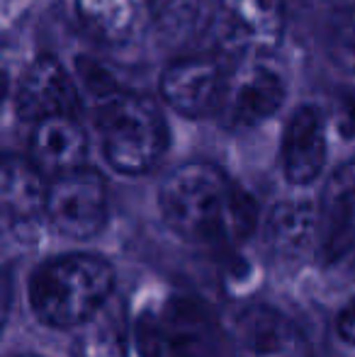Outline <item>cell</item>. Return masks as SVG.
Masks as SVG:
<instances>
[{
  "instance_id": "d6986e66",
  "label": "cell",
  "mask_w": 355,
  "mask_h": 357,
  "mask_svg": "<svg viewBox=\"0 0 355 357\" xmlns=\"http://www.w3.org/2000/svg\"><path fill=\"white\" fill-rule=\"evenodd\" d=\"M331 56L348 71H355V10L346 13L336 22L328 37Z\"/></svg>"
},
{
  "instance_id": "7c38bea8",
  "label": "cell",
  "mask_w": 355,
  "mask_h": 357,
  "mask_svg": "<svg viewBox=\"0 0 355 357\" xmlns=\"http://www.w3.org/2000/svg\"><path fill=\"white\" fill-rule=\"evenodd\" d=\"M168 357H207L214 340L209 311L197 299L173 296L158 314Z\"/></svg>"
},
{
  "instance_id": "2e32d148",
  "label": "cell",
  "mask_w": 355,
  "mask_h": 357,
  "mask_svg": "<svg viewBox=\"0 0 355 357\" xmlns=\"http://www.w3.org/2000/svg\"><path fill=\"white\" fill-rule=\"evenodd\" d=\"M47 185L42 170L20 155H0V212L15 219H32L44 209Z\"/></svg>"
},
{
  "instance_id": "8fae6325",
  "label": "cell",
  "mask_w": 355,
  "mask_h": 357,
  "mask_svg": "<svg viewBox=\"0 0 355 357\" xmlns=\"http://www.w3.org/2000/svg\"><path fill=\"white\" fill-rule=\"evenodd\" d=\"M29 146H32V163L42 173H54L59 178L81 168L88 151V139L71 114H61L37 122Z\"/></svg>"
},
{
  "instance_id": "6da1fadb",
  "label": "cell",
  "mask_w": 355,
  "mask_h": 357,
  "mask_svg": "<svg viewBox=\"0 0 355 357\" xmlns=\"http://www.w3.org/2000/svg\"><path fill=\"white\" fill-rule=\"evenodd\" d=\"M161 209L176 234L197 243L241 241L256 224V202L209 163H185L161 188Z\"/></svg>"
},
{
  "instance_id": "7402d4cb",
  "label": "cell",
  "mask_w": 355,
  "mask_h": 357,
  "mask_svg": "<svg viewBox=\"0 0 355 357\" xmlns=\"http://www.w3.org/2000/svg\"><path fill=\"white\" fill-rule=\"evenodd\" d=\"M336 331L346 343L355 345V296L341 309L336 319Z\"/></svg>"
},
{
  "instance_id": "5bb4252c",
  "label": "cell",
  "mask_w": 355,
  "mask_h": 357,
  "mask_svg": "<svg viewBox=\"0 0 355 357\" xmlns=\"http://www.w3.org/2000/svg\"><path fill=\"white\" fill-rule=\"evenodd\" d=\"M285 100V85L278 73L253 66L239 75L229 100V119L234 127H253L273 117Z\"/></svg>"
},
{
  "instance_id": "5b68a950",
  "label": "cell",
  "mask_w": 355,
  "mask_h": 357,
  "mask_svg": "<svg viewBox=\"0 0 355 357\" xmlns=\"http://www.w3.org/2000/svg\"><path fill=\"white\" fill-rule=\"evenodd\" d=\"M232 345L236 357H314L302 331L270 306H251L239 316Z\"/></svg>"
},
{
  "instance_id": "7a4b0ae2",
  "label": "cell",
  "mask_w": 355,
  "mask_h": 357,
  "mask_svg": "<svg viewBox=\"0 0 355 357\" xmlns=\"http://www.w3.org/2000/svg\"><path fill=\"white\" fill-rule=\"evenodd\" d=\"M114 270L100 255H63L34 273L29 301L39 321L56 328L88 324L107 304Z\"/></svg>"
},
{
  "instance_id": "d4e9b609",
  "label": "cell",
  "mask_w": 355,
  "mask_h": 357,
  "mask_svg": "<svg viewBox=\"0 0 355 357\" xmlns=\"http://www.w3.org/2000/svg\"><path fill=\"white\" fill-rule=\"evenodd\" d=\"M17 357H39V355H17Z\"/></svg>"
},
{
  "instance_id": "9c48e42d",
  "label": "cell",
  "mask_w": 355,
  "mask_h": 357,
  "mask_svg": "<svg viewBox=\"0 0 355 357\" xmlns=\"http://www.w3.org/2000/svg\"><path fill=\"white\" fill-rule=\"evenodd\" d=\"M282 0H222L219 27L232 47L270 49L282 34Z\"/></svg>"
},
{
  "instance_id": "603a6c76",
  "label": "cell",
  "mask_w": 355,
  "mask_h": 357,
  "mask_svg": "<svg viewBox=\"0 0 355 357\" xmlns=\"http://www.w3.org/2000/svg\"><path fill=\"white\" fill-rule=\"evenodd\" d=\"M10 304H13V287H10L8 275L0 270V331L10 316Z\"/></svg>"
},
{
  "instance_id": "3957f363",
  "label": "cell",
  "mask_w": 355,
  "mask_h": 357,
  "mask_svg": "<svg viewBox=\"0 0 355 357\" xmlns=\"http://www.w3.org/2000/svg\"><path fill=\"white\" fill-rule=\"evenodd\" d=\"M105 158L124 175H142L168 149V127L161 109L146 95L114 93L98 109Z\"/></svg>"
},
{
  "instance_id": "44dd1931",
  "label": "cell",
  "mask_w": 355,
  "mask_h": 357,
  "mask_svg": "<svg viewBox=\"0 0 355 357\" xmlns=\"http://www.w3.org/2000/svg\"><path fill=\"white\" fill-rule=\"evenodd\" d=\"M336 124L346 137H355V90H346L336 98Z\"/></svg>"
},
{
  "instance_id": "9a60e30c",
  "label": "cell",
  "mask_w": 355,
  "mask_h": 357,
  "mask_svg": "<svg viewBox=\"0 0 355 357\" xmlns=\"http://www.w3.org/2000/svg\"><path fill=\"white\" fill-rule=\"evenodd\" d=\"M319 241V209L309 202H280L266 224V243L280 258H302Z\"/></svg>"
},
{
  "instance_id": "ffe728a7",
  "label": "cell",
  "mask_w": 355,
  "mask_h": 357,
  "mask_svg": "<svg viewBox=\"0 0 355 357\" xmlns=\"http://www.w3.org/2000/svg\"><path fill=\"white\" fill-rule=\"evenodd\" d=\"M134 340H137L139 357H168L166 338H163L158 314H144L142 319L137 321Z\"/></svg>"
},
{
  "instance_id": "277c9868",
  "label": "cell",
  "mask_w": 355,
  "mask_h": 357,
  "mask_svg": "<svg viewBox=\"0 0 355 357\" xmlns=\"http://www.w3.org/2000/svg\"><path fill=\"white\" fill-rule=\"evenodd\" d=\"M52 226L68 238H90L107 219V185L88 168L63 173L47 188L44 202Z\"/></svg>"
},
{
  "instance_id": "8992f818",
  "label": "cell",
  "mask_w": 355,
  "mask_h": 357,
  "mask_svg": "<svg viewBox=\"0 0 355 357\" xmlns=\"http://www.w3.org/2000/svg\"><path fill=\"white\" fill-rule=\"evenodd\" d=\"M15 107L20 117L34 124L61 114L73 117L78 107L76 85L54 56H37L20 78Z\"/></svg>"
},
{
  "instance_id": "30bf717a",
  "label": "cell",
  "mask_w": 355,
  "mask_h": 357,
  "mask_svg": "<svg viewBox=\"0 0 355 357\" xmlns=\"http://www.w3.org/2000/svg\"><path fill=\"white\" fill-rule=\"evenodd\" d=\"M326 158V134L319 109L299 107L292 114L282 139L285 178L294 185H307L322 173Z\"/></svg>"
},
{
  "instance_id": "e0dca14e",
  "label": "cell",
  "mask_w": 355,
  "mask_h": 357,
  "mask_svg": "<svg viewBox=\"0 0 355 357\" xmlns=\"http://www.w3.org/2000/svg\"><path fill=\"white\" fill-rule=\"evenodd\" d=\"M88 331L81 340V357H124L127 353V331L122 316L105 306L95 319L88 321Z\"/></svg>"
},
{
  "instance_id": "ac0fdd59",
  "label": "cell",
  "mask_w": 355,
  "mask_h": 357,
  "mask_svg": "<svg viewBox=\"0 0 355 357\" xmlns=\"http://www.w3.org/2000/svg\"><path fill=\"white\" fill-rule=\"evenodd\" d=\"M207 13H204L202 0H166L156 10V24L158 32L168 42H188L190 37H197L202 29Z\"/></svg>"
},
{
  "instance_id": "ba28073f",
  "label": "cell",
  "mask_w": 355,
  "mask_h": 357,
  "mask_svg": "<svg viewBox=\"0 0 355 357\" xmlns=\"http://www.w3.org/2000/svg\"><path fill=\"white\" fill-rule=\"evenodd\" d=\"M355 250V160L331 175L319 207V253L338 263Z\"/></svg>"
},
{
  "instance_id": "4fadbf2b",
  "label": "cell",
  "mask_w": 355,
  "mask_h": 357,
  "mask_svg": "<svg viewBox=\"0 0 355 357\" xmlns=\"http://www.w3.org/2000/svg\"><path fill=\"white\" fill-rule=\"evenodd\" d=\"M81 22L105 44L132 42L153 17L151 0H76Z\"/></svg>"
},
{
  "instance_id": "52a82bcc",
  "label": "cell",
  "mask_w": 355,
  "mask_h": 357,
  "mask_svg": "<svg viewBox=\"0 0 355 357\" xmlns=\"http://www.w3.org/2000/svg\"><path fill=\"white\" fill-rule=\"evenodd\" d=\"M224 90V73L214 59L185 56L161 75V93L185 117H202L217 107Z\"/></svg>"
},
{
  "instance_id": "cb8c5ba5",
  "label": "cell",
  "mask_w": 355,
  "mask_h": 357,
  "mask_svg": "<svg viewBox=\"0 0 355 357\" xmlns=\"http://www.w3.org/2000/svg\"><path fill=\"white\" fill-rule=\"evenodd\" d=\"M328 3L338 5V8H346V5H351V3H353V0H328Z\"/></svg>"
}]
</instances>
